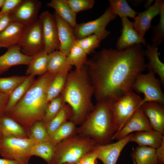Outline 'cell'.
<instances>
[{"label": "cell", "instance_id": "1", "mask_svg": "<svg viewBox=\"0 0 164 164\" xmlns=\"http://www.w3.org/2000/svg\"><path fill=\"white\" fill-rule=\"evenodd\" d=\"M145 50L141 44L124 50L104 49L85 64L97 101L105 98L117 99L132 90L137 76L146 68Z\"/></svg>", "mask_w": 164, "mask_h": 164}, {"label": "cell", "instance_id": "2", "mask_svg": "<svg viewBox=\"0 0 164 164\" xmlns=\"http://www.w3.org/2000/svg\"><path fill=\"white\" fill-rule=\"evenodd\" d=\"M94 92L86 65L69 72L60 95L64 103L72 110L69 121L76 125L82 124L94 108L92 101Z\"/></svg>", "mask_w": 164, "mask_h": 164}, {"label": "cell", "instance_id": "3", "mask_svg": "<svg viewBox=\"0 0 164 164\" xmlns=\"http://www.w3.org/2000/svg\"><path fill=\"white\" fill-rule=\"evenodd\" d=\"M56 74L48 71L39 76L13 109L6 114L21 125L28 134L34 123L43 120L48 104V89Z\"/></svg>", "mask_w": 164, "mask_h": 164}, {"label": "cell", "instance_id": "4", "mask_svg": "<svg viewBox=\"0 0 164 164\" xmlns=\"http://www.w3.org/2000/svg\"><path fill=\"white\" fill-rule=\"evenodd\" d=\"M112 100L105 98L97 101L93 110L78 127L77 134L94 139L99 145L112 143L117 131L111 107Z\"/></svg>", "mask_w": 164, "mask_h": 164}, {"label": "cell", "instance_id": "5", "mask_svg": "<svg viewBox=\"0 0 164 164\" xmlns=\"http://www.w3.org/2000/svg\"><path fill=\"white\" fill-rule=\"evenodd\" d=\"M98 145L93 139L78 134L74 135L56 146L50 164H77L84 156L94 151Z\"/></svg>", "mask_w": 164, "mask_h": 164}, {"label": "cell", "instance_id": "6", "mask_svg": "<svg viewBox=\"0 0 164 164\" xmlns=\"http://www.w3.org/2000/svg\"><path fill=\"white\" fill-rule=\"evenodd\" d=\"M35 144L29 138H20L12 136L3 137L0 139V155L4 158L29 164L32 156L31 149Z\"/></svg>", "mask_w": 164, "mask_h": 164}, {"label": "cell", "instance_id": "7", "mask_svg": "<svg viewBox=\"0 0 164 164\" xmlns=\"http://www.w3.org/2000/svg\"><path fill=\"white\" fill-rule=\"evenodd\" d=\"M142 100V98L131 90L112 101V111L117 132L125 125L137 108L141 105Z\"/></svg>", "mask_w": 164, "mask_h": 164}, {"label": "cell", "instance_id": "8", "mask_svg": "<svg viewBox=\"0 0 164 164\" xmlns=\"http://www.w3.org/2000/svg\"><path fill=\"white\" fill-rule=\"evenodd\" d=\"M155 73L149 71L136 77L132 86V89L138 94L144 95L142 104L148 102H157L164 104V94L160 80L156 78Z\"/></svg>", "mask_w": 164, "mask_h": 164}, {"label": "cell", "instance_id": "9", "mask_svg": "<svg viewBox=\"0 0 164 164\" xmlns=\"http://www.w3.org/2000/svg\"><path fill=\"white\" fill-rule=\"evenodd\" d=\"M117 15L113 14L109 6L104 13L98 18L86 22L77 24L74 28V32L77 40L84 38L92 34L96 35L101 42L111 34L106 27Z\"/></svg>", "mask_w": 164, "mask_h": 164}, {"label": "cell", "instance_id": "10", "mask_svg": "<svg viewBox=\"0 0 164 164\" xmlns=\"http://www.w3.org/2000/svg\"><path fill=\"white\" fill-rule=\"evenodd\" d=\"M21 52L33 56L44 50L42 26L39 18L33 23L25 26L19 42Z\"/></svg>", "mask_w": 164, "mask_h": 164}, {"label": "cell", "instance_id": "11", "mask_svg": "<svg viewBox=\"0 0 164 164\" xmlns=\"http://www.w3.org/2000/svg\"><path fill=\"white\" fill-rule=\"evenodd\" d=\"M42 3L37 0H22L21 2L8 13L11 21L19 23L24 26L35 22Z\"/></svg>", "mask_w": 164, "mask_h": 164}, {"label": "cell", "instance_id": "12", "mask_svg": "<svg viewBox=\"0 0 164 164\" xmlns=\"http://www.w3.org/2000/svg\"><path fill=\"white\" fill-rule=\"evenodd\" d=\"M39 19L42 24L44 51L48 54L59 50L60 44L57 27L53 15L46 10L41 14Z\"/></svg>", "mask_w": 164, "mask_h": 164}, {"label": "cell", "instance_id": "13", "mask_svg": "<svg viewBox=\"0 0 164 164\" xmlns=\"http://www.w3.org/2000/svg\"><path fill=\"white\" fill-rule=\"evenodd\" d=\"M153 129L141 106L138 107L125 125L114 135L112 140H119L134 132Z\"/></svg>", "mask_w": 164, "mask_h": 164}, {"label": "cell", "instance_id": "14", "mask_svg": "<svg viewBox=\"0 0 164 164\" xmlns=\"http://www.w3.org/2000/svg\"><path fill=\"white\" fill-rule=\"evenodd\" d=\"M133 134L131 133L115 143L103 145L98 144L94 150L97 159L100 160L104 164H116L121 152L129 142Z\"/></svg>", "mask_w": 164, "mask_h": 164}, {"label": "cell", "instance_id": "15", "mask_svg": "<svg viewBox=\"0 0 164 164\" xmlns=\"http://www.w3.org/2000/svg\"><path fill=\"white\" fill-rule=\"evenodd\" d=\"M163 0H156L153 5L145 11L138 13L132 22L133 27L137 33L142 38L145 33L151 27V22L153 18L160 15Z\"/></svg>", "mask_w": 164, "mask_h": 164}, {"label": "cell", "instance_id": "16", "mask_svg": "<svg viewBox=\"0 0 164 164\" xmlns=\"http://www.w3.org/2000/svg\"><path fill=\"white\" fill-rule=\"evenodd\" d=\"M121 33L116 43L117 49L124 50L135 45H146L145 38L142 37L134 28L132 22L126 17L121 18Z\"/></svg>", "mask_w": 164, "mask_h": 164}, {"label": "cell", "instance_id": "17", "mask_svg": "<svg viewBox=\"0 0 164 164\" xmlns=\"http://www.w3.org/2000/svg\"><path fill=\"white\" fill-rule=\"evenodd\" d=\"M53 15L57 27L60 44L59 50L67 56L75 44L77 40L74 34V29L55 12Z\"/></svg>", "mask_w": 164, "mask_h": 164}, {"label": "cell", "instance_id": "18", "mask_svg": "<svg viewBox=\"0 0 164 164\" xmlns=\"http://www.w3.org/2000/svg\"><path fill=\"white\" fill-rule=\"evenodd\" d=\"M0 56V74L7 71L13 66L26 65H28L32 57L29 56L22 53L19 45L12 46Z\"/></svg>", "mask_w": 164, "mask_h": 164}, {"label": "cell", "instance_id": "19", "mask_svg": "<svg viewBox=\"0 0 164 164\" xmlns=\"http://www.w3.org/2000/svg\"><path fill=\"white\" fill-rule=\"evenodd\" d=\"M141 107L153 129L164 134V105L157 102H148Z\"/></svg>", "mask_w": 164, "mask_h": 164}, {"label": "cell", "instance_id": "20", "mask_svg": "<svg viewBox=\"0 0 164 164\" xmlns=\"http://www.w3.org/2000/svg\"><path fill=\"white\" fill-rule=\"evenodd\" d=\"M24 27L19 23L11 21L0 32V48L8 49L18 44Z\"/></svg>", "mask_w": 164, "mask_h": 164}, {"label": "cell", "instance_id": "21", "mask_svg": "<svg viewBox=\"0 0 164 164\" xmlns=\"http://www.w3.org/2000/svg\"><path fill=\"white\" fill-rule=\"evenodd\" d=\"M164 140V135L152 129L133 133L130 138L129 142H135L138 146H147L156 149L161 145Z\"/></svg>", "mask_w": 164, "mask_h": 164}, {"label": "cell", "instance_id": "22", "mask_svg": "<svg viewBox=\"0 0 164 164\" xmlns=\"http://www.w3.org/2000/svg\"><path fill=\"white\" fill-rule=\"evenodd\" d=\"M0 130L2 138L12 136L20 138H29L28 132L17 122L5 114L0 117Z\"/></svg>", "mask_w": 164, "mask_h": 164}, {"label": "cell", "instance_id": "23", "mask_svg": "<svg viewBox=\"0 0 164 164\" xmlns=\"http://www.w3.org/2000/svg\"><path fill=\"white\" fill-rule=\"evenodd\" d=\"M145 51V56L147 57L149 62L146 68L149 71H151L158 74L162 85L164 84V64L159 59L157 46L152 44H147Z\"/></svg>", "mask_w": 164, "mask_h": 164}, {"label": "cell", "instance_id": "24", "mask_svg": "<svg viewBox=\"0 0 164 164\" xmlns=\"http://www.w3.org/2000/svg\"><path fill=\"white\" fill-rule=\"evenodd\" d=\"M66 56L59 50L54 51L48 54V71L53 73L68 74L72 66L66 63Z\"/></svg>", "mask_w": 164, "mask_h": 164}, {"label": "cell", "instance_id": "25", "mask_svg": "<svg viewBox=\"0 0 164 164\" xmlns=\"http://www.w3.org/2000/svg\"><path fill=\"white\" fill-rule=\"evenodd\" d=\"M47 5L54 9L55 12L73 28L76 26L77 14L71 9L65 0H52Z\"/></svg>", "mask_w": 164, "mask_h": 164}, {"label": "cell", "instance_id": "26", "mask_svg": "<svg viewBox=\"0 0 164 164\" xmlns=\"http://www.w3.org/2000/svg\"><path fill=\"white\" fill-rule=\"evenodd\" d=\"M35 77L27 76L26 80L18 85L9 95L4 114L11 111L29 90L35 80Z\"/></svg>", "mask_w": 164, "mask_h": 164}, {"label": "cell", "instance_id": "27", "mask_svg": "<svg viewBox=\"0 0 164 164\" xmlns=\"http://www.w3.org/2000/svg\"><path fill=\"white\" fill-rule=\"evenodd\" d=\"M77 128L76 125L68 120L49 135L48 141L56 146L67 138L77 134Z\"/></svg>", "mask_w": 164, "mask_h": 164}, {"label": "cell", "instance_id": "28", "mask_svg": "<svg viewBox=\"0 0 164 164\" xmlns=\"http://www.w3.org/2000/svg\"><path fill=\"white\" fill-rule=\"evenodd\" d=\"M48 54L43 51L32 56L26 71V76L43 75L48 71Z\"/></svg>", "mask_w": 164, "mask_h": 164}, {"label": "cell", "instance_id": "29", "mask_svg": "<svg viewBox=\"0 0 164 164\" xmlns=\"http://www.w3.org/2000/svg\"><path fill=\"white\" fill-rule=\"evenodd\" d=\"M132 156L136 164H159L156 149L147 146H138Z\"/></svg>", "mask_w": 164, "mask_h": 164}, {"label": "cell", "instance_id": "30", "mask_svg": "<svg viewBox=\"0 0 164 164\" xmlns=\"http://www.w3.org/2000/svg\"><path fill=\"white\" fill-rule=\"evenodd\" d=\"M73 114L71 107L68 104H64L58 113L46 124L49 135L53 132L63 124L69 120Z\"/></svg>", "mask_w": 164, "mask_h": 164}, {"label": "cell", "instance_id": "31", "mask_svg": "<svg viewBox=\"0 0 164 164\" xmlns=\"http://www.w3.org/2000/svg\"><path fill=\"white\" fill-rule=\"evenodd\" d=\"M56 146L48 141L35 143L30 150L31 155L39 156L50 164L54 156Z\"/></svg>", "mask_w": 164, "mask_h": 164}, {"label": "cell", "instance_id": "32", "mask_svg": "<svg viewBox=\"0 0 164 164\" xmlns=\"http://www.w3.org/2000/svg\"><path fill=\"white\" fill-rule=\"evenodd\" d=\"M87 55L75 44L67 56V64L71 66H75L77 70H80L85 65L87 60Z\"/></svg>", "mask_w": 164, "mask_h": 164}, {"label": "cell", "instance_id": "33", "mask_svg": "<svg viewBox=\"0 0 164 164\" xmlns=\"http://www.w3.org/2000/svg\"><path fill=\"white\" fill-rule=\"evenodd\" d=\"M112 12L121 18L129 17L134 19L138 13L132 9L125 0H109Z\"/></svg>", "mask_w": 164, "mask_h": 164}, {"label": "cell", "instance_id": "34", "mask_svg": "<svg viewBox=\"0 0 164 164\" xmlns=\"http://www.w3.org/2000/svg\"><path fill=\"white\" fill-rule=\"evenodd\" d=\"M68 74L60 73L56 75L48 89L47 101L48 103L60 94L64 88Z\"/></svg>", "mask_w": 164, "mask_h": 164}, {"label": "cell", "instance_id": "35", "mask_svg": "<svg viewBox=\"0 0 164 164\" xmlns=\"http://www.w3.org/2000/svg\"><path fill=\"white\" fill-rule=\"evenodd\" d=\"M49 136L46 124L43 120L34 123L29 132V138L35 143L48 141Z\"/></svg>", "mask_w": 164, "mask_h": 164}, {"label": "cell", "instance_id": "36", "mask_svg": "<svg viewBox=\"0 0 164 164\" xmlns=\"http://www.w3.org/2000/svg\"><path fill=\"white\" fill-rule=\"evenodd\" d=\"M27 76H15L0 77V90L10 95L13 91L24 81Z\"/></svg>", "mask_w": 164, "mask_h": 164}, {"label": "cell", "instance_id": "37", "mask_svg": "<svg viewBox=\"0 0 164 164\" xmlns=\"http://www.w3.org/2000/svg\"><path fill=\"white\" fill-rule=\"evenodd\" d=\"M64 104L60 94L49 102L43 120L45 124L49 122L58 113Z\"/></svg>", "mask_w": 164, "mask_h": 164}, {"label": "cell", "instance_id": "38", "mask_svg": "<svg viewBox=\"0 0 164 164\" xmlns=\"http://www.w3.org/2000/svg\"><path fill=\"white\" fill-rule=\"evenodd\" d=\"M100 42L96 35L92 34L77 40L76 44L88 54L91 53L98 48L100 45Z\"/></svg>", "mask_w": 164, "mask_h": 164}, {"label": "cell", "instance_id": "39", "mask_svg": "<svg viewBox=\"0 0 164 164\" xmlns=\"http://www.w3.org/2000/svg\"><path fill=\"white\" fill-rule=\"evenodd\" d=\"M159 22L157 25L152 26V36L151 40L152 44L158 47L164 40V4L162 7Z\"/></svg>", "mask_w": 164, "mask_h": 164}, {"label": "cell", "instance_id": "40", "mask_svg": "<svg viewBox=\"0 0 164 164\" xmlns=\"http://www.w3.org/2000/svg\"><path fill=\"white\" fill-rule=\"evenodd\" d=\"M71 9L75 13L92 9L95 1L94 0H65Z\"/></svg>", "mask_w": 164, "mask_h": 164}, {"label": "cell", "instance_id": "41", "mask_svg": "<svg viewBox=\"0 0 164 164\" xmlns=\"http://www.w3.org/2000/svg\"><path fill=\"white\" fill-rule=\"evenodd\" d=\"M22 0H5L0 11V15L8 14L13 10Z\"/></svg>", "mask_w": 164, "mask_h": 164}, {"label": "cell", "instance_id": "42", "mask_svg": "<svg viewBox=\"0 0 164 164\" xmlns=\"http://www.w3.org/2000/svg\"><path fill=\"white\" fill-rule=\"evenodd\" d=\"M97 159L96 152L94 150L84 156L77 164H90Z\"/></svg>", "mask_w": 164, "mask_h": 164}, {"label": "cell", "instance_id": "43", "mask_svg": "<svg viewBox=\"0 0 164 164\" xmlns=\"http://www.w3.org/2000/svg\"><path fill=\"white\" fill-rule=\"evenodd\" d=\"M9 95L0 90V117L4 114Z\"/></svg>", "mask_w": 164, "mask_h": 164}, {"label": "cell", "instance_id": "44", "mask_svg": "<svg viewBox=\"0 0 164 164\" xmlns=\"http://www.w3.org/2000/svg\"><path fill=\"white\" fill-rule=\"evenodd\" d=\"M156 152L159 163L164 164V140L161 145L156 149Z\"/></svg>", "mask_w": 164, "mask_h": 164}, {"label": "cell", "instance_id": "45", "mask_svg": "<svg viewBox=\"0 0 164 164\" xmlns=\"http://www.w3.org/2000/svg\"><path fill=\"white\" fill-rule=\"evenodd\" d=\"M11 22L8 14L0 15V32Z\"/></svg>", "mask_w": 164, "mask_h": 164}, {"label": "cell", "instance_id": "46", "mask_svg": "<svg viewBox=\"0 0 164 164\" xmlns=\"http://www.w3.org/2000/svg\"><path fill=\"white\" fill-rule=\"evenodd\" d=\"M0 164H23L19 161L5 158L0 159Z\"/></svg>", "mask_w": 164, "mask_h": 164}, {"label": "cell", "instance_id": "47", "mask_svg": "<svg viewBox=\"0 0 164 164\" xmlns=\"http://www.w3.org/2000/svg\"><path fill=\"white\" fill-rule=\"evenodd\" d=\"M153 1V0H148L147 1L145 5V8H148L149 7Z\"/></svg>", "mask_w": 164, "mask_h": 164}, {"label": "cell", "instance_id": "48", "mask_svg": "<svg viewBox=\"0 0 164 164\" xmlns=\"http://www.w3.org/2000/svg\"><path fill=\"white\" fill-rule=\"evenodd\" d=\"M5 0H0V9L2 7Z\"/></svg>", "mask_w": 164, "mask_h": 164}, {"label": "cell", "instance_id": "49", "mask_svg": "<svg viewBox=\"0 0 164 164\" xmlns=\"http://www.w3.org/2000/svg\"><path fill=\"white\" fill-rule=\"evenodd\" d=\"M90 164H98L97 159L93 161Z\"/></svg>", "mask_w": 164, "mask_h": 164}, {"label": "cell", "instance_id": "50", "mask_svg": "<svg viewBox=\"0 0 164 164\" xmlns=\"http://www.w3.org/2000/svg\"><path fill=\"white\" fill-rule=\"evenodd\" d=\"M133 164H136L135 162V160L133 159Z\"/></svg>", "mask_w": 164, "mask_h": 164}, {"label": "cell", "instance_id": "51", "mask_svg": "<svg viewBox=\"0 0 164 164\" xmlns=\"http://www.w3.org/2000/svg\"><path fill=\"white\" fill-rule=\"evenodd\" d=\"M2 138V135H1L0 130V138Z\"/></svg>", "mask_w": 164, "mask_h": 164}, {"label": "cell", "instance_id": "52", "mask_svg": "<svg viewBox=\"0 0 164 164\" xmlns=\"http://www.w3.org/2000/svg\"><path fill=\"white\" fill-rule=\"evenodd\" d=\"M64 164H70V163H66Z\"/></svg>", "mask_w": 164, "mask_h": 164}, {"label": "cell", "instance_id": "53", "mask_svg": "<svg viewBox=\"0 0 164 164\" xmlns=\"http://www.w3.org/2000/svg\"></svg>", "mask_w": 164, "mask_h": 164}]
</instances>
